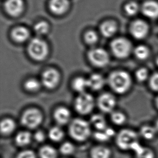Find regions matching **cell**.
<instances>
[{"label":"cell","mask_w":158,"mask_h":158,"mask_svg":"<svg viewBox=\"0 0 158 158\" xmlns=\"http://www.w3.org/2000/svg\"><path fill=\"white\" fill-rule=\"evenodd\" d=\"M16 123L10 118H6L2 120L0 124V130L2 135H9L15 131Z\"/></svg>","instance_id":"cell-22"},{"label":"cell","mask_w":158,"mask_h":158,"mask_svg":"<svg viewBox=\"0 0 158 158\" xmlns=\"http://www.w3.org/2000/svg\"><path fill=\"white\" fill-rule=\"evenodd\" d=\"M91 123L98 131H104L107 127L105 118L101 114H94L91 118Z\"/></svg>","instance_id":"cell-26"},{"label":"cell","mask_w":158,"mask_h":158,"mask_svg":"<svg viewBox=\"0 0 158 158\" xmlns=\"http://www.w3.org/2000/svg\"><path fill=\"white\" fill-rule=\"evenodd\" d=\"M94 137L96 140L101 142H105L110 139V138L106 135L104 131H97L94 133Z\"/></svg>","instance_id":"cell-37"},{"label":"cell","mask_w":158,"mask_h":158,"mask_svg":"<svg viewBox=\"0 0 158 158\" xmlns=\"http://www.w3.org/2000/svg\"><path fill=\"white\" fill-rule=\"evenodd\" d=\"M133 158H156V153L153 149L141 145L133 152Z\"/></svg>","instance_id":"cell-21"},{"label":"cell","mask_w":158,"mask_h":158,"mask_svg":"<svg viewBox=\"0 0 158 158\" xmlns=\"http://www.w3.org/2000/svg\"><path fill=\"white\" fill-rule=\"evenodd\" d=\"M72 88L76 92H79V94L84 93L88 87V79L82 77H78L73 80Z\"/></svg>","instance_id":"cell-23"},{"label":"cell","mask_w":158,"mask_h":158,"mask_svg":"<svg viewBox=\"0 0 158 158\" xmlns=\"http://www.w3.org/2000/svg\"><path fill=\"white\" fill-rule=\"evenodd\" d=\"M27 51L32 60L42 61L47 57L49 53V47L45 41L36 37L32 39L28 44Z\"/></svg>","instance_id":"cell-4"},{"label":"cell","mask_w":158,"mask_h":158,"mask_svg":"<svg viewBox=\"0 0 158 158\" xmlns=\"http://www.w3.org/2000/svg\"><path fill=\"white\" fill-rule=\"evenodd\" d=\"M149 85L153 91L158 92V73H155L150 77Z\"/></svg>","instance_id":"cell-36"},{"label":"cell","mask_w":158,"mask_h":158,"mask_svg":"<svg viewBox=\"0 0 158 158\" xmlns=\"http://www.w3.org/2000/svg\"><path fill=\"white\" fill-rule=\"evenodd\" d=\"M88 81L89 88L95 91L102 89L106 83V81L103 76L99 73L91 75L88 79Z\"/></svg>","instance_id":"cell-17"},{"label":"cell","mask_w":158,"mask_h":158,"mask_svg":"<svg viewBox=\"0 0 158 158\" xmlns=\"http://www.w3.org/2000/svg\"><path fill=\"white\" fill-rule=\"evenodd\" d=\"M50 27L47 22L40 21L34 26V29L37 34L40 36L47 34L49 31Z\"/></svg>","instance_id":"cell-30"},{"label":"cell","mask_w":158,"mask_h":158,"mask_svg":"<svg viewBox=\"0 0 158 158\" xmlns=\"http://www.w3.org/2000/svg\"><path fill=\"white\" fill-rule=\"evenodd\" d=\"M16 158H36V156L32 150H25L19 153Z\"/></svg>","instance_id":"cell-38"},{"label":"cell","mask_w":158,"mask_h":158,"mask_svg":"<svg viewBox=\"0 0 158 158\" xmlns=\"http://www.w3.org/2000/svg\"><path fill=\"white\" fill-rule=\"evenodd\" d=\"M156 105L158 109V96L156 97Z\"/></svg>","instance_id":"cell-42"},{"label":"cell","mask_w":158,"mask_h":158,"mask_svg":"<svg viewBox=\"0 0 158 158\" xmlns=\"http://www.w3.org/2000/svg\"><path fill=\"white\" fill-rule=\"evenodd\" d=\"M135 77L137 81L139 82L145 81L148 77V69L144 68L138 69L135 73Z\"/></svg>","instance_id":"cell-35"},{"label":"cell","mask_w":158,"mask_h":158,"mask_svg":"<svg viewBox=\"0 0 158 158\" xmlns=\"http://www.w3.org/2000/svg\"><path fill=\"white\" fill-rule=\"evenodd\" d=\"M60 73L55 69H48L43 72L41 81L43 86L49 90H52L57 86L60 83Z\"/></svg>","instance_id":"cell-9"},{"label":"cell","mask_w":158,"mask_h":158,"mask_svg":"<svg viewBox=\"0 0 158 158\" xmlns=\"http://www.w3.org/2000/svg\"><path fill=\"white\" fill-rule=\"evenodd\" d=\"M154 127H155V128H156V130L157 131V132H158V119L156 120V122Z\"/></svg>","instance_id":"cell-41"},{"label":"cell","mask_w":158,"mask_h":158,"mask_svg":"<svg viewBox=\"0 0 158 158\" xmlns=\"http://www.w3.org/2000/svg\"><path fill=\"white\" fill-rule=\"evenodd\" d=\"M130 30L132 36L137 40H143L148 36L149 27L145 22L137 19L131 24Z\"/></svg>","instance_id":"cell-11"},{"label":"cell","mask_w":158,"mask_h":158,"mask_svg":"<svg viewBox=\"0 0 158 158\" xmlns=\"http://www.w3.org/2000/svg\"><path fill=\"white\" fill-rule=\"evenodd\" d=\"M117 24L113 21L104 22L100 27L101 34L103 36L106 38H110L114 36L117 31Z\"/></svg>","instance_id":"cell-18"},{"label":"cell","mask_w":158,"mask_h":158,"mask_svg":"<svg viewBox=\"0 0 158 158\" xmlns=\"http://www.w3.org/2000/svg\"><path fill=\"white\" fill-rule=\"evenodd\" d=\"M138 133L140 138L145 141H150L156 138L158 132L154 126L143 125L140 129Z\"/></svg>","instance_id":"cell-19"},{"label":"cell","mask_w":158,"mask_h":158,"mask_svg":"<svg viewBox=\"0 0 158 158\" xmlns=\"http://www.w3.org/2000/svg\"><path fill=\"white\" fill-rule=\"evenodd\" d=\"M41 83L35 78L27 79L24 83V88L28 92H37L41 89Z\"/></svg>","instance_id":"cell-28"},{"label":"cell","mask_w":158,"mask_h":158,"mask_svg":"<svg viewBox=\"0 0 158 158\" xmlns=\"http://www.w3.org/2000/svg\"><path fill=\"white\" fill-rule=\"evenodd\" d=\"M11 37L13 41L16 43H24L29 38L30 32L27 28L19 26L11 31Z\"/></svg>","instance_id":"cell-15"},{"label":"cell","mask_w":158,"mask_h":158,"mask_svg":"<svg viewBox=\"0 0 158 158\" xmlns=\"http://www.w3.org/2000/svg\"><path fill=\"white\" fill-rule=\"evenodd\" d=\"M84 39L85 43L88 45H94L98 41V36L94 31L89 30L85 32Z\"/></svg>","instance_id":"cell-32"},{"label":"cell","mask_w":158,"mask_h":158,"mask_svg":"<svg viewBox=\"0 0 158 158\" xmlns=\"http://www.w3.org/2000/svg\"><path fill=\"white\" fill-rule=\"evenodd\" d=\"M139 10V6L136 2H129L125 6V11L126 14L130 16L137 15Z\"/></svg>","instance_id":"cell-33"},{"label":"cell","mask_w":158,"mask_h":158,"mask_svg":"<svg viewBox=\"0 0 158 158\" xmlns=\"http://www.w3.org/2000/svg\"><path fill=\"white\" fill-rule=\"evenodd\" d=\"M69 133L71 137L76 141H85L91 133L90 124L85 120L75 119L70 124Z\"/></svg>","instance_id":"cell-3"},{"label":"cell","mask_w":158,"mask_h":158,"mask_svg":"<svg viewBox=\"0 0 158 158\" xmlns=\"http://www.w3.org/2000/svg\"><path fill=\"white\" fill-rule=\"evenodd\" d=\"M97 103L99 110L107 113L113 112L117 102L113 95L110 93H104L99 96Z\"/></svg>","instance_id":"cell-10"},{"label":"cell","mask_w":158,"mask_h":158,"mask_svg":"<svg viewBox=\"0 0 158 158\" xmlns=\"http://www.w3.org/2000/svg\"><path fill=\"white\" fill-rule=\"evenodd\" d=\"M43 121V114L38 109L30 108L24 112L21 118V123L29 129L36 128Z\"/></svg>","instance_id":"cell-7"},{"label":"cell","mask_w":158,"mask_h":158,"mask_svg":"<svg viewBox=\"0 0 158 158\" xmlns=\"http://www.w3.org/2000/svg\"><path fill=\"white\" fill-rule=\"evenodd\" d=\"M40 158H57V152L55 148L50 145L43 146L39 151Z\"/></svg>","instance_id":"cell-25"},{"label":"cell","mask_w":158,"mask_h":158,"mask_svg":"<svg viewBox=\"0 0 158 158\" xmlns=\"http://www.w3.org/2000/svg\"><path fill=\"white\" fill-rule=\"evenodd\" d=\"M88 59L94 66L103 68L110 62V56L104 49L96 48L90 50L88 53Z\"/></svg>","instance_id":"cell-8"},{"label":"cell","mask_w":158,"mask_h":158,"mask_svg":"<svg viewBox=\"0 0 158 158\" xmlns=\"http://www.w3.org/2000/svg\"><path fill=\"white\" fill-rule=\"evenodd\" d=\"M23 0H6L4 3V8L6 13L12 17H18L24 10Z\"/></svg>","instance_id":"cell-12"},{"label":"cell","mask_w":158,"mask_h":158,"mask_svg":"<svg viewBox=\"0 0 158 158\" xmlns=\"http://www.w3.org/2000/svg\"><path fill=\"white\" fill-rule=\"evenodd\" d=\"M15 143L19 146L28 145L31 140V135L29 132L24 131L18 133L15 137Z\"/></svg>","instance_id":"cell-24"},{"label":"cell","mask_w":158,"mask_h":158,"mask_svg":"<svg viewBox=\"0 0 158 158\" xmlns=\"http://www.w3.org/2000/svg\"><path fill=\"white\" fill-rule=\"evenodd\" d=\"M142 12L145 16L155 19L158 17V3L154 1H146L142 6Z\"/></svg>","instance_id":"cell-16"},{"label":"cell","mask_w":158,"mask_h":158,"mask_svg":"<svg viewBox=\"0 0 158 158\" xmlns=\"http://www.w3.org/2000/svg\"><path fill=\"white\" fill-rule=\"evenodd\" d=\"M95 101L91 94L86 92L79 94L75 99L74 106L78 113L81 115H86L94 110Z\"/></svg>","instance_id":"cell-6"},{"label":"cell","mask_w":158,"mask_h":158,"mask_svg":"<svg viewBox=\"0 0 158 158\" xmlns=\"http://www.w3.org/2000/svg\"><path fill=\"white\" fill-rule=\"evenodd\" d=\"M48 135L52 141L58 142L63 139L64 133L63 131L60 127L54 126L50 130Z\"/></svg>","instance_id":"cell-29"},{"label":"cell","mask_w":158,"mask_h":158,"mask_svg":"<svg viewBox=\"0 0 158 158\" xmlns=\"http://www.w3.org/2000/svg\"><path fill=\"white\" fill-rule=\"evenodd\" d=\"M90 156L91 158H110L111 150L104 146H96L91 150Z\"/></svg>","instance_id":"cell-20"},{"label":"cell","mask_w":158,"mask_h":158,"mask_svg":"<svg viewBox=\"0 0 158 158\" xmlns=\"http://www.w3.org/2000/svg\"><path fill=\"white\" fill-rule=\"evenodd\" d=\"M134 54L137 59L144 60L149 57L150 50L145 45H138L134 50Z\"/></svg>","instance_id":"cell-27"},{"label":"cell","mask_w":158,"mask_h":158,"mask_svg":"<svg viewBox=\"0 0 158 158\" xmlns=\"http://www.w3.org/2000/svg\"><path fill=\"white\" fill-rule=\"evenodd\" d=\"M111 119L115 125L120 126L125 123L126 117L125 114L121 112H112L111 113Z\"/></svg>","instance_id":"cell-31"},{"label":"cell","mask_w":158,"mask_h":158,"mask_svg":"<svg viewBox=\"0 0 158 158\" xmlns=\"http://www.w3.org/2000/svg\"><path fill=\"white\" fill-rule=\"evenodd\" d=\"M75 151V147L73 143L66 141L62 143L60 146V151L62 154L64 156H69L73 154Z\"/></svg>","instance_id":"cell-34"},{"label":"cell","mask_w":158,"mask_h":158,"mask_svg":"<svg viewBox=\"0 0 158 158\" xmlns=\"http://www.w3.org/2000/svg\"><path fill=\"white\" fill-rule=\"evenodd\" d=\"M107 83L113 91L118 94H123L130 90L132 85V79L126 71H115L109 75Z\"/></svg>","instance_id":"cell-2"},{"label":"cell","mask_w":158,"mask_h":158,"mask_svg":"<svg viewBox=\"0 0 158 158\" xmlns=\"http://www.w3.org/2000/svg\"><path fill=\"white\" fill-rule=\"evenodd\" d=\"M104 131H105V133H106V135H107L110 138L113 137V136H114L115 135V131L113 130V128H110V127H107L105 129V130Z\"/></svg>","instance_id":"cell-40"},{"label":"cell","mask_w":158,"mask_h":158,"mask_svg":"<svg viewBox=\"0 0 158 158\" xmlns=\"http://www.w3.org/2000/svg\"><path fill=\"white\" fill-rule=\"evenodd\" d=\"M115 144L122 151L134 152L141 145L138 132L131 129L125 128L115 135Z\"/></svg>","instance_id":"cell-1"},{"label":"cell","mask_w":158,"mask_h":158,"mask_svg":"<svg viewBox=\"0 0 158 158\" xmlns=\"http://www.w3.org/2000/svg\"><path fill=\"white\" fill-rule=\"evenodd\" d=\"M110 47L113 55L120 59L127 57L132 50V45L130 41L124 37L113 40L111 42Z\"/></svg>","instance_id":"cell-5"},{"label":"cell","mask_w":158,"mask_h":158,"mask_svg":"<svg viewBox=\"0 0 158 158\" xmlns=\"http://www.w3.org/2000/svg\"><path fill=\"white\" fill-rule=\"evenodd\" d=\"M68 0H50L49 8L52 13L57 15H61L66 13L69 8Z\"/></svg>","instance_id":"cell-13"},{"label":"cell","mask_w":158,"mask_h":158,"mask_svg":"<svg viewBox=\"0 0 158 158\" xmlns=\"http://www.w3.org/2000/svg\"><path fill=\"white\" fill-rule=\"evenodd\" d=\"M53 117L56 122L60 126L66 125L70 120V111L65 107H58L54 111Z\"/></svg>","instance_id":"cell-14"},{"label":"cell","mask_w":158,"mask_h":158,"mask_svg":"<svg viewBox=\"0 0 158 158\" xmlns=\"http://www.w3.org/2000/svg\"><path fill=\"white\" fill-rule=\"evenodd\" d=\"M35 140L38 143H42L45 140V135L42 131L39 130L36 131L34 135Z\"/></svg>","instance_id":"cell-39"},{"label":"cell","mask_w":158,"mask_h":158,"mask_svg":"<svg viewBox=\"0 0 158 158\" xmlns=\"http://www.w3.org/2000/svg\"><path fill=\"white\" fill-rule=\"evenodd\" d=\"M156 63L157 65H158V57H157V58L156 59Z\"/></svg>","instance_id":"cell-43"}]
</instances>
